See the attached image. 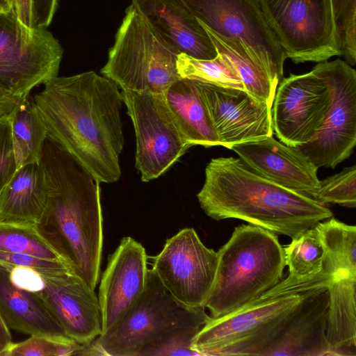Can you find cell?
<instances>
[{"label": "cell", "instance_id": "1", "mask_svg": "<svg viewBox=\"0 0 356 356\" xmlns=\"http://www.w3.org/2000/svg\"><path fill=\"white\" fill-rule=\"evenodd\" d=\"M47 138L65 150L99 183L117 181L124 139L118 86L86 72L56 76L33 97Z\"/></svg>", "mask_w": 356, "mask_h": 356}, {"label": "cell", "instance_id": "2", "mask_svg": "<svg viewBox=\"0 0 356 356\" xmlns=\"http://www.w3.org/2000/svg\"><path fill=\"white\" fill-rule=\"evenodd\" d=\"M41 162L49 190L36 227L72 273L95 290L104 238L100 183L49 138Z\"/></svg>", "mask_w": 356, "mask_h": 356}, {"label": "cell", "instance_id": "3", "mask_svg": "<svg viewBox=\"0 0 356 356\" xmlns=\"http://www.w3.org/2000/svg\"><path fill=\"white\" fill-rule=\"evenodd\" d=\"M211 218H236L293 239L333 216L310 197L257 174L239 158L212 159L197 195Z\"/></svg>", "mask_w": 356, "mask_h": 356}, {"label": "cell", "instance_id": "4", "mask_svg": "<svg viewBox=\"0 0 356 356\" xmlns=\"http://www.w3.org/2000/svg\"><path fill=\"white\" fill-rule=\"evenodd\" d=\"M211 319L204 307H188L176 300L149 268L138 300L95 341L104 355H200L191 349V343Z\"/></svg>", "mask_w": 356, "mask_h": 356}, {"label": "cell", "instance_id": "5", "mask_svg": "<svg viewBox=\"0 0 356 356\" xmlns=\"http://www.w3.org/2000/svg\"><path fill=\"white\" fill-rule=\"evenodd\" d=\"M217 252L216 276L204 305L213 319L238 310L282 279L284 248L270 231L238 225Z\"/></svg>", "mask_w": 356, "mask_h": 356}, {"label": "cell", "instance_id": "6", "mask_svg": "<svg viewBox=\"0 0 356 356\" xmlns=\"http://www.w3.org/2000/svg\"><path fill=\"white\" fill-rule=\"evenodd\" d=\"M179 54L132 3L101 73L122 90L164 93L181 79L177 68Z\"/></svg>", "mask_w": 356, "mask_h": 356}, {"label": "cell", "instance_id": "7", "mask_svg": "<svg viewBox=\"0 0 356 356\" xmlns=\"http://www.w3.org/2000/svg\"><path fill=\"white\" fill-rule=\"evenodd\" d=\"M63 50L46 29L24 25L12 8L0 12V88L25 99L58 76Z\"/></svg>", "mask_w": 356, "mask_h": 356}, {"label": "cell", "instance_id": "8", "mask_svg": "<svg viewBox=\"0 0 356 356\" xmlns=\"http://www.w3.org/2000/svg\"><path fill=\"white\" fill-rule=\"evenodd\" d=\"M264 16L294 63L323 62L341 56L330 0H257Z\"/></svg>", "mask_w": 356, "mask_h": 356}, {"label": "cell", "instance_id": "9", "mask_svg": "<svg viewBox=\"0 0 356 356\" xmlns=\"http://www.w3.org/2000/svg\"><path fill=\"white\" fill-rule=\"evenodd\" d=\"M181 1L210 30L240 42L277 87L286 57L257 0Z\"/></svg>", "mask_w": 356, "mask_h": 356}, {"label": "cell", "instance_id": "10", "mask_svg": "<svg viewBox=\"0 0 356 356\" xmlns=\"http://www.w3.org/2000/svg\"><path fill=\"white\" fill-rule=\"evenodd\" d=\"M312 71L328 86L331 104L316 136L296 148L318 168H334L356 144V71L346 61L318 63Z\"/></svg>", "mask_w": 356, "mask_h": 356}, {"label": "cell", "instance_id": "11", "mask_svg": "<svg viewBox=\"0 0 356 356\" xmlns=\"http://www.w3.org/2000/svg\"><path fill=\"white\" fill-rule=\"evenodd\" d=\"M123 102L133 122L135 165L145 182L164 174L191 147L184 138L163 93L122 90Z\"/></svg>", "mask_w": 356, "mask_h": 356}, {"label": "cell", "instance_id": "12", "mask_svg": "<svg viewBox=\"0 0 356 356\" xmlns=\"http://www.w3.org/2000/svg\"><path fill=\"white\" fill-rule=\"evenodd\" d=\"M218 252L201 241L193 228H184L167 239L152 257V269L179 302L204 307L218 266Z\"/></svg>", "mask_w": 356, "mask_h": 356}, {"label": "cell", "instance_id": "13", "mask_svg": "<svg viewBox=\"0 0 356 356\" xmlns=\"http://www.w3.org/2000/svg\"><path fill=\"white\" fill-rule=\"evenodd\" d=\"M331 104L325 81L312 70L291 74L277 87L271 107L273 131L284 145L297 147L318 134Z\"/></svg>", "mask_w": 356, "mask_h": 356}, {"label": "cell", "instance_id": "14", "mask_svg": "<svg viewBox=\"0 0 356 356\" xmlns=\"http://www.w3.org/2000/svg\"><path fill=\"white\" fill-rule=\"evenodd\" d=\"M219 145L273 135L271 107L245 90L196 81Z\"/></svg>", "mask_w": 356, "mask_h": 356}, {"label": "cell", "instance_id": "15", "mask_svg": "<svg viewBox=\"0 0 356 356\" xmlns=\"http://www.w3.org/2000/svg\"><path fill=\"white\" fill-rule=\"evenodd\" d=\"M256 299L220 318H211L196 334L191 349L200 355L214 356L229 344L268 331L281 323L312 291Z\"/></svg>", "mask_w": 356, "mask_h": 356}, {"label": "cell", "instance_id": "16", "mask_svg": "<svg viewBox=\"0 0 356 356\" xmlns=\"http://www.w3.org/2000/svg\"><path fill=\"white\" fill-rule=\"evenodd\" d=\"M148 269L142 244L131 236L123 237L108 256L101 277L97 298L102 334L115 326L138 300L146 287Z\"/></svg>", "mask_w": 356, "mask_h": 356}, {"label": "cell", "instance_id": "17", "mask_svg": "<svg viewBox=\"0 0 356 356\" xmlns=\"http://www.w3.org/2000/svg\"><path fill=\"white\" fill-rule=\"evenodd\" d=\"M42 277L44 286L37 294L65 335L80 344L96 339L102 334V317L95 290L72 271Z\"/></svg>", "mask_w": 356, "mask_h": 356}, {"label": "cell", "instance_id": "18", "mask_svg": "<svg viewBox=\"0 0 356 356\" xmlns=\"http://www.w3.org/2000/svg\"><path fill=\"white\" fill-rule=\"evenodd\" d=\"M329 296L313 289L273 330L262 356H331L326 339Z\"/></svg>", "mask_w": 356, "mask_h": 356}, {"label": "cell", "instance_id": "19", "mask_svg": "<svg viewBox=\"0 0 356 356\" xmlns=\"http://www.w3.org/2000/svg\"><path fill=\"white\" fill-rule=\"evenodd\" d=\"M232 149L261 176L309 197L318 187V168L296 148L273 135L232 145Z\"/></svg>", "mask_w": 356, "mask_h": 356}, {"label": "cell", "instance_id": "20", "mask_svg": "<svg viewBox=\"0 0 356 356\" xmlns=\"http://www.w3.org/2000/svg\"><path fill=\"white\" fill-rule=\"evenodd\" d=\"M132 3L179 54L202 60L217 56L205 29L181 0H133Z\"/></svg>", "mask_w": 356, "mask_h": 356}, {"label": "cell", "instance_id": "21", "mask_svg": "<svg viewBox=\"0 0 356 356\" xmlns=\"http://www.w3.org/2000/svg\"><path fill=\"white\" fill-rule=\"evenodd\" d=\"M48 190L41 161L17 169L0 194V223L36 225L44 210Z\"/></svg>", "mask_w": 356, "mask_h": 356}, {"label": "cell", "instance_id": "22", "mask_svg": "<svg viewBox=\"0 0 356 356\" xmlns=\"http://www.w3.org/2000/svg\"><path fill=\"white\" fill-rule=\"evenodd\" d=\"M0 312L8 326L19 332L54 337L66 336L37 293L15 286L9 269L0 264Z\"/></svg>", "mask_w": 356, "mask_h": 356}, {"label": "cell", "instance_id": "23", "mask_svg": "<svg viewBox=\"0 0 356 356\" xmlns=\"http://www.w3.org/2000/svg\"><path fill=\"white\" fill-rule=\"evenodd\" d=\"M356 274L335 273L329 296L326 339L331 356H356Z\"/></svg>", "mask_w": 356, "mask_h": 356}, {"label": "cell", "instance_id": "24", "mask_svg": "<svg viewBox=\"0 0 356 356\" xmlns=\"http://www.w3.org/2000/svg\"><path fill=\"white\" fill-rule=\"evenodd\" d=\"M163 94L181 134L191 146L219 145L196 81L181 78Z\"/></svg>", "mask_w": 356, "mask_h": 356}, {"label": "cell", "instance_id": "25", "mask_svg": "<svg viewBox=\"0 0 356 356\" xmlns=\"http://www.w3.org/2000/svg\"><path fill=\"white\" fill-rule=\"evenodd\" d=\"M11 128L16 168L40 163L47 134L33 98L29 96L16 107L11 115Z\"/></svg>", "mask_w": 356, "mask_h": 356}, {"label": "cell", "instance_id": "26", "mask_svg": "<svg viewBox=\"0 0 356 356\" xmlns=\"http://www.w3.org/2000/svg\"><path fill=\"white\" fill-rule=\"evenodd\" d=\"M200 23L213 42L217 53L223 56L236 71L244 90L272 107L277 86L264 68L240 42L224 38Z\"/></svg>", "mask_w": 356, "mask_h": 356}, {"label": "cell", "instance_id": "27", "mask_svg": "<svg viewBox=\"0 0 356 356\" xmlns=\"http://www.w3.org/2000/svg\"><path fill=\"white\" fill-rule=\"evenodd\" d=\"M324 248V258L337 273L356 274V227L333 216L316 225Z\"/></svg>", "mask_w": 356, "mask_h": 356}, {"label": "cell", "instance_id": "28", "mask_svg": "<svg viewBox=\"0 0 356 356\" xmlns=\"http://www.w3.org/2000/svg\"><path fill=\"white\" fill-rule=\"evenodd\" d=\"M283 248L286 266L289 267L287 278H307L321 271L325 248L316 226Z\"/></svg>", "mask_w": 356, "mask_h": 356}, {"label": "cell", "instance_id": "29", "mask_svg": "<svg viewBox=\"0 0 356 356\" xmlns=\"http://www.w3.org/2000/svg\"><path fill=\"white\" fill-rule=\"evenodd\" d=\"M177 68L179 75L182 79L244 90L236 71L230 63L218 54L213 59L202 60L181 53L177 56Z\"/></svg>", "mask_w": 356, "mask_h": 356}, {"label": "cell", "instance_id": "30", "mask_svg": "<svg viewBox=\"0 0 356 356\" xmlns=\"http://www.w3.org/2000/svg\"><path fill=\"white\" fill-rule=\"evenodd\" d=\"M0 250L63 261L36 225L0 223Z\"/></svg>", "mask_w": 356, "mask_h": 356}, {"label": "cell", "instance_id": "31", "mask_svg": "<svg viewBox=\"0 0 356 356\" xmlns=\"http://www.w3.org/2000/svg\"><path fill=\"white\" fill-rule=\"evenodd\" d=\"M310 197L321 204H337L356 207V165L344 168L340 172L320 180Z\"/></svg>", "mask_w": 356, "mask_h": 356}, {"label": "cell", "instance_id": "32", "mask_svg": "<svg viewBox=\"0 0 356 356\" xmlns=\"http://www.w3.org/2000/svg\"><path fill=\"white\" fill-rule=\"evenodd\" d=\"M81 344L67 337L34 334L14 343L3 356H69L76 355Z\"/></svg>", "mask_w": 356, "mask_h": 356}, {"label": "cell", "instance_id": "33", "mask_svg": "<svg viewBox=\"0 0 356 356\" xmlns=\"http://www.w3.org/2000/svg\"><path fill=\"white\" fill-rule=\"evenodd\" d=\"M339 49L351 66L356 63V0H330Z\"/></svg>", "mask_w": 356, "mask_h": 356}, {"label": "cell", "instance_id": "34", "mask_svg": "<svg viewBox=\"0 0 356 356\" xmlns=\"http://www.w3.org/2000/svg\"><path fill=\"white\" fill-rule=\"evenodd\" d=\"M0 264L8 268H31L42 276H54L72 271L68 266L61 260L49 259L28 254L3 250H0Z\"/></svg>", "mask_w": 356, "mask_h": 356}, {"label": "cell", "instance_id": "35", "mask_svg": "<svg viewBox=\"0 0 356 356\" xmlns=\"http://www.w3.org/2000/svg\"><path fill=\"white\" fill-rule=\"evenodd\" d=\"M11 115L0 118V194L17 170L12 145Z\"/></svg>", "mask_w": 356, "mask_h": 356}, {"label": "cell", "instance_id": "36", "mask_svg": "<svg viewBox=\"0 0 356 356\" xmlns=\"http://www.w3.org/2000/svg\"><path fill=\"white\" fill-rule=\"evenodd\" d=\"M8 268L9 269L10 280L17 288L34 293H38L42 289L44 280L38 273L28 268L12 267Z\"/></svg>", "mask_w": 356, "mask_h": 356}, {"label": "cell", "instance_id": "37", "mask_svg": "<svg viewBox=\"0 0 356 356\" xmlns=\"http://www.w3.org/2000/svg\"><path fill=\"white\" fill-rule=\"evenodd\" d=\"M57 6L58 0H31V29H47Z\"/></svg>", "mask_w": 356, "mask_h": 356}, {"label": "cell", "instance_id": "38", "mask_svg": "<svg viewBox=\"0 0 356 356\" xmlns=\"http://www.w3.org/2000/svg\"><path fill=\"white\" fill-rule=\"evenodd\" d=\"M23 99L0 88V118L10 115Z\"/></svg>", "mask_w": 356, "mask_h": 356}, {"label": "cell", "instance_id": "39", "mask_svg": "<svg viewBox=\"0 0 356 356\" xmlns=\"http://www.w3.org/2000/svg\"><path fill=\"white\" fill-rule=\"evenodd\" d=\"M13 7L19 20L31 29V0H13Z\"/></svg>", "mask_w": 356, "mask_h": 356}, {"label": "cell", "instance_id": "40", "mask_svg": "<svg viewBox=\"0 0 356 356\" xmlns=\"http://www.w3.org/2000/svg\"><path fill=\"white\" fill-rule=\"evenodd\" d=\"M13 343L10 327L0 312V356H3Z\"/></svg>", "mask_w": 356, "mask_h": 356}, {"label": "cell", "instance_id": "41", "mask_svg": "<svg viewBox=\"0 0 356 356\" xmlns=\"http://www.w3.org/2000/svg\"><path fill=\"white\" fill-rule=\"evenodd\" d=\"M13 5V0H0V12L10 10Z\"/></svg>", "mask_w": 356, "mask_h": 356}]
</instances>
